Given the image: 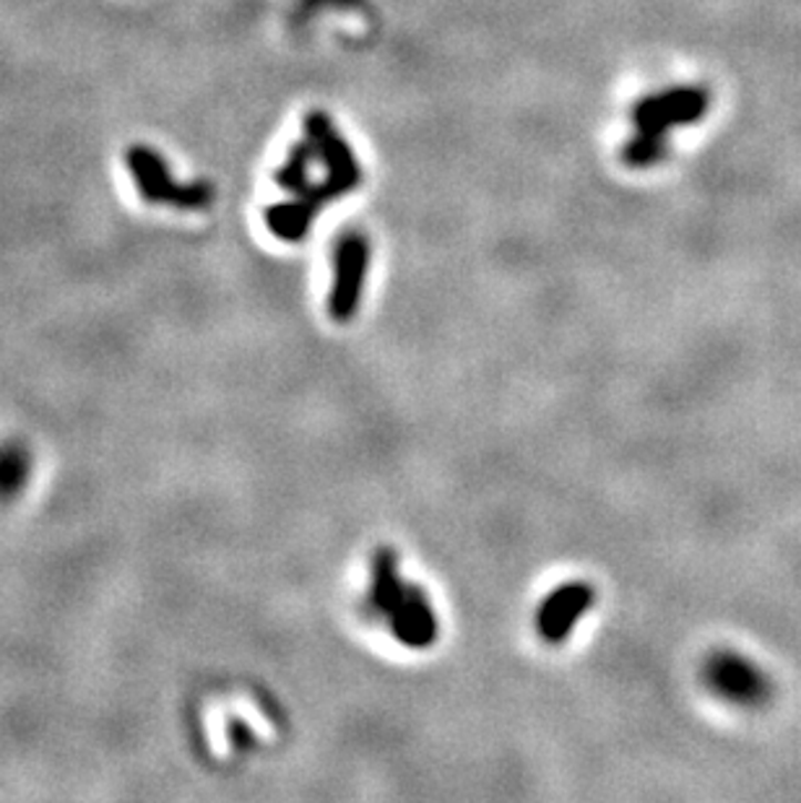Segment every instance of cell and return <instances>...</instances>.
<instances>
[{
  "label": "cell",
  "instance_id": "obj_2",
  "mask_svg": "<svg viewBox=\"0 0 801 803\" xmlns=\"http://www.w3.org/2000/svg\"><path fill=\"white\" fill-rule=\"evenodd\" d=\"M710 96L700 86L666 89L661 94L638 102L633 112L635 136L625 148V162L630 167H650L661 162L666 152V133L671 127L698 123L708 112Z\"/></svg>",
  "mask_w": 801,
  "mask_h": 803
},
{
  "label": "cell",
  "instance_id": "obj_3",
  "mask_svg": "<svg viewBox=\"0 0 801 803\" xmlns=\"http://www.w3.org/2000/svg\"><path fill=\"white\" fill-rule=\"evenodd\" d=\"M367 271H370V239L362 231H343L333 247V284L328 312L336 322H349L362 305Z\"/></svg>",
  "mask_w": 801,
  "mask_h": 803
},
{
  "label": "cell",
  "instance_id": "obj_6",
  "mask_svg": "<svg viewBox=\"0 0 801 803\" xmlns=\"http://www.w3.org/2000/svg\"><path fill=\"white\" fill-rule=\"evenodd\" d=\"M396 640L409 650H427L438 642L440 621L430 596L422 585L409 583V593L399 606V611L386 621Z\"/></svg>",
  "mask_w": 801,
  "mask_h": 803
},
{
  "label": "cell",
  "instance_id": "obj_4",
  "mask_svg": "<svg viewBox=\"0 0 801 803\" xmlns=\"http://www.w3.org/2000/svg\"><path fill=\"white\" fill-rule=\"evenodd\" d=\"M706 684L710 692L721 697L723 702L739 704V708H754L766 702L770 694V681L752 660L731 650H718L706 663Z\"/></svg>",
  "mask_w": 801,
  "mask_h": 803
},
{
  "label": "cell",
  "instance_id": "obj_5",
  "mask_svg": "<svg viewBox=\"0 0 801 803\" xmlns=\"http://www.w3.org/2000/svg\"><path fill=\"white\" fill-rule=\"evenodd\" d=\"M596 604V588L591 583L573 580L544 596L536 611V632L546 645H563L575 632L578 621Z\"/></svg>",
  "mask_w": 801,
  "mask_h": 803
},
{
  "label": "cell",
  "instance_id": "obj_8",
  "mask_svg": "<svg viewBox=\"0 0 801 803\" xmlns=\"http://www.w3.org/2000/svg\"><path fill=\"white\" fill-rule=\"evenodd\" d=\"M32 471V457L21 445H0V502H9L24 492Z\"/></svg>",
  "mask_w": 801,
  "mask_h": 803
},
{
  "label": "cell",
  "instance_id": "obj_1",
  "mask_svg": "<svg viewBox=\"0 0 801 803\" xmlns=\"http://www.w3.org/2000/svg\"><path fill=\"white\" fill-rule=\"evenodd\" d=\"M359 183L362 167L351 146L339 136L328 115L312 112L305 125V141H299L289 162L276 175V185L295 195V200L268 208V229L284 243H299L310 231L320 208L343 198Z\"/></svg>",
  "mask_w": 801,
  "mask_h": 803
},
{
  "label": "cell",
  "instance_id": "obj_7",
  "mask_svg": "<svg viewBox=\"0 0 801 803\" xmlns=\"http://www.w3.org/2000/svg\"><path fill=\"white\" fill-rule=\"evenodd\" d=\"M409 593V580L399 575V557L391 546H380L372 557V583L367 590L362 611L367 619L388 621L399 611Z\"/></svg>",
  "mask_w": 801,
  "mask_h": 803
}]
</instances>
